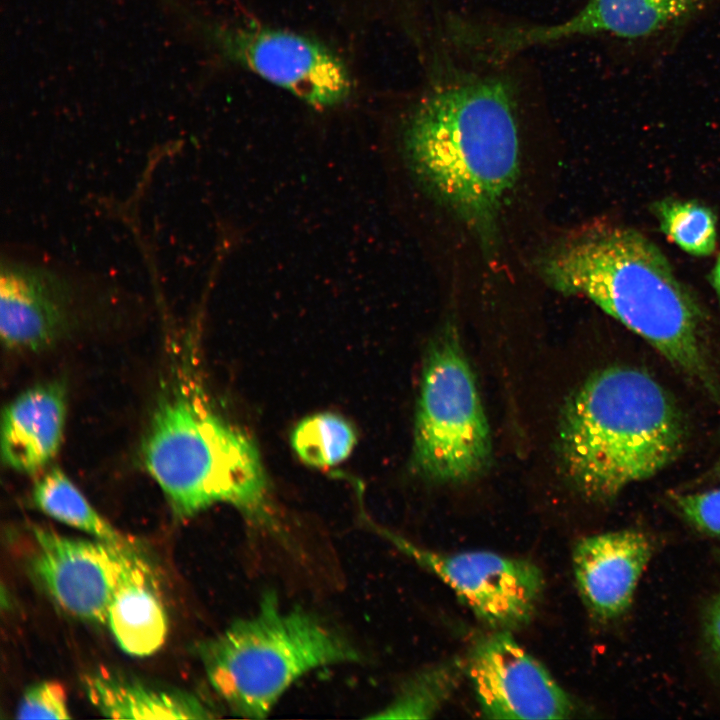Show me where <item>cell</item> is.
Segmentation results:
<instances>
[{
  "instance_id": "cell-10",
  "label": "cell",
  "mask_w": 720,
  "mask_h": 720,
  "mask_svg": "<svg viewBox=\"0 0 720 720\" xmlns=\"http://www.w3.org/2000/svg\"><path fill=\"white\" fill-rule=\"evenodd\" d=\"M33 571L50 597L68 614L106 624L108 606L129 542L112 544L34 527Z\"/></svg>"
},
{
  "instance_id": "cell-1",
  "label": "cell",
  "mask_w": 720,
  "mask_h": 720,
  "mask_svg": "<svg viewBox=\"0 0 720 720\" xmlns=\"http://www.w3.org/2000/svg\"><path fill=\"white\" fill-rule=\"evenodd\" d=\"M402 140L418 181L491 248L520 170L511 82L474 72L431 82L411 109Z\"/></svg>"
},
{
  "instance_id": "cell-16",
  "label": "cell",
  "mask_w": 720,
  "mask_h": 720,
  "mask_svg": "<svg viewBox=\"0 0 720 720\" xmlns=\"http://www.w3.org/2000/svg\"><path fill=\"white\" fill-rule=\"evenodd\" d=\"M90 702L105 717L118 719H207L215 715L198 698L182 691L153 688L106 674L89 675Z\"/></svg>"
},
{
  "instance_id": "cell-17",
  "label": "cell",
  "mask_w": 720,
  "mask_h": 720,
  "mask_svg": "<svg viewBox=\"0 0 720 720\" xmlns=\"http://www.w3.org/2000/svg\"><path fill=\"white\" fill-rule=\"evenodd\" d=\"M38 476L32 499L44 514L96 539L112 544L127 542L60 468L52 467Z\"/></svg>"
},
{
  "instance_id": "cell-7",
  "label": "cell",
  "mask_w": 720,
  "mask_h": 720,
  "mask_svg": "<svg viewBox=\"0 0 720 720\" xmlns=\"http://www.w3.org/2000/svg\"><path fill=\"white\" fill-rule=\"evenodd\" d=\"M207 34L223 57L313 108L336 107L351 94L345 63L310 37L256 24L214 26Z\"/></svg>"
},
{
  "instance_id": "cell-6",
  "label": "cell",
  "mask_w": 720,
  "mask_h": 720,
  "mask_svg": "<svg viewBox=\"0 0 720 720\" xmlns=\"http://www.w3.org/2000/svg\"><path fill=\"white\" fill-rule=\"evenodd\" d=\"M488 422L455 329L448 326L425 361L417 404L413 466L426 478L462 482L491 458Z\"/></svg>"
},
{
  "instance_id": "cell-5",
  "label": "cell",
  "mask_w": 720,
  "mask_h": 720,
  "mask_svg": "<svg viewBox=\"0 0 720 720\" xmlns=\"http://www.w3.org/2000/svg\"><path fill=\"white\" fill-rule=\"evenodd\" d=\"M209 683L232 712L266 717L285 691L323 666L359 661L343 634L301 608L286 609L272 593L259 608L201 645Z\"/></svg>"
},
{
  "instance_id": "cell-13",
  "label": "cell",
  "mask_w": 720,
  "mask_h": 720,
  "mask_svg": "<svg viewBox=\"0 0 720 720\" xmlns=\"http://www.w3.org/2000/svg\"><path fill=\"white\" fill-rule=\"evenodd\" d=\"M653 550L651 538L635 529L592 535L577 542L572 558L575 579L594 617L609 621L629 609Z\"/></svg>"
},
{
  "instance_id": "cell-23",
  "label": "cell",
  "mask_w": 720,
  "mask_h": 720,
  "mask_svg": "<svg viewBox=\"0 0 720 720\" xmlns=\"http://www.w3.org/2000/svg\"><path fill=\"white\" fill-rule=\"evenodd\" d=\"M705 637L712 653L720 649V596L712 602L706 614Z\"/></svg>"
},
{
  "instance_id": "cell-9",
  "label": "cell",
  "mask_w": 720,
  "mask_h": 720,
  "mask_svg": "<svg viewBox=\"0 0 720 720\" xmlns=\"http://www.w3.org/2000/svg\"><path fill=\"white\" fill-rule=\"evenodd\" d=\"M466 672L487 718L563 719L573 712L567 693L508 631L480 639Z\"/></svg>"
},
{
  "instance_id": "cell-12",
  "label": "cell",
  "mask_w": 720,
  "mask_h": 720,
  "mask_svg": "<svg viewBox=\"0 0 720 720\" xmlns=\"http://www.w3.org/2000/svg\"><path fill=\"white\" fill-rule=\"evenodd\" d=\"M700 0H589L571 17L551 25L497 26L494 45L503 56L574 37L612 34L639 38L687 15Z\"/></svg>"
},
{
  "instance_id": "cell-21",
  "label": "cell",
  "mask_w": 720,
  "mask_h": 720,
  "mask_svg": "<svg viewBox=\"0 0 720 720\" xmlns=\"http://www.w3.org/2000/svg\"><path fill=\"white\" fill-rule=\"evenodd\" d=\"M17 719H70L65 688L56 681L33 684L24 692L16 709Z\"/></svg>"
},
{
  "instance_id": "cell-22",
  "label": "cell",
  "mask_w": 720,
  "mask_h": 720,
  "mask_svg": "<svg viewBox=\"0 0 720 720\" xmlns=\"http://www.w3.org/2000/svg\"><path fill=\"white\" fill-rule=\"evenodd\" d=\"M675 505L693 527L703 533L720 536V489L678 495Z\"/></svg>"
},
{
  "instance_id": "cell-26",
  "label": "cell",
  "mask_w": 720,
  "mask_h": 720,
  "mask_svg": "<svg viewBox=\"0 0 720 720\" xmlns=\"http://www.w3.org/2000/svg\"><path fill=\"white\" fill-rule=\"evenodd\" d=\"M718 472L720 473V463H719V465H718Z\"/></svg>"
},
{
  "instance_id": "cell-11",
  "label": "cell",
  "mask_w": 720,
  "mask_h": 720,
  "mask_svg": "<svg viewBox=\"0 0 720 720\" xmlns=\"http://www.w3.org/2000/svg\"><path fill=\"white\" fill-rule=\"evenodd\" d=\"M81 278L46 264L7 258L0 275V334L9 349L37 351L68 325Z\"/></svg>"
},
{
  "instance_id": "cell-8",
  "label": "cell",
  "mask_w": 720,
  "mask_h": 720,
  "mask_svg": "<svg viewBox=\"0 0 720 720\" xmlns=\"http://www.w3.org/2000/svg\"><path fill=\"white\" fill-rule=\"evenodd\" d=\"M404 553L431 571L489 626L509 631L534 615L544 579L532 562L489 551L445 554L389 535Z\"/></svg>"
},
{
  "instance_id": "cell-4",
  "label": "cell",
  "mask_w": 720,
  "mask_h": 720,
  "mask_svg": "<svg viewBox=\"0 0 720 720\" xmlns=\"http://www.w3.org/2000/svg\"><path fill=\"white\" fill-rule=\"evenodd\" d=\"M142 457L179 518L224 503L257 525H273L258 449L246 433L218 413L192 378L175 382L158 402Z\"/></svg>"
},
{
  "instance_id": "cell-15",
  "label": "cell",
  "mask_w": 720,
  "mask_h": 720,
  "mask_svg": "<svg viewBox=\"0 0 720 720\" xmlns=\"http://www.w3.org/2000/svg\"><path fill=\"white\" fill-rule=\"evenodd\" d=\"M106 624L120 649L131 656H150L166 641L168 619L158 581L130 543L124 548Z\"/></svg>"
},
{
  "instance_id": "cell-20",
  "label": "cell",
  "mask_w": 720,
  "mask_h": 720,
  "mask_svg": "<svg viewBox=\"0 0 720 720\" xmlns=\"http://www.w3.org/2000/svg\"><path fill=\"white\" fill-rule=\"evenodd\" d=\"M652 209L661 231L693 256H708L716 248V217L706 205L694 200L668 198Z\"/></svg>"
},
{
  "instance_id": "cell-2",
  "label": "cell",
  "mask_w": 720,
  "mask_h": 720,
  "mask_svg": "<svg viewBox=\"0 0 720 720\" xmlns=\"http://www.w3.org/2000/svg\"><path fill=\"white\" fill-rule=\"evenodd\" d=\"M539 269L553 288L589 298L713 391L698 305L642 233L611 223L585 225L547 248Z\"/></svg>"
},
{
  "instance_id": "cell-24",
  "label": "cell",
  "mask_w": 720,
  "mask_h": 720,
  "mask_svg": "<svg viewBox=\"0 0 720 720\" xmlns=\"http://www.w3.org/2000/svg\"><path fill=\"white\" fill-rule=\"evenodd\" d=\"M710 281L720 299V254L718 255L715 265L711 271Z\"/></svg>"
},
{
  "instance_id": "cell-3",
  "label": "cell",
  "mask_w": 720,
  "mask_h": 720,
  "mask_svg": "<svg viewBox=\"0 0 720 720\" xmlns=\"http://www.w3.org/2000/svg\"><path fill=\"white\" fill-rule=\"evenodd\" d=\"M680 416L647 373L611 367L588 378L564 408L560 445L576 487L593 500L614 498L647 479L679 453Z\"/></svg>"
},
{
  "instance_id": "cell-27",
  "label": "cell",
  "mask_w": 720,
  "mask_h": 720,
  "mask_svg": "<svg viewBox=\"0 0 720 720\" xmlns=\"http://www.w3.org/2000/svg\"><path fill=\"white\" fill-rule=\"evenodd\" d=\"M718 555H719V560H720V551L718 552Z\"/></svg>"
},
{
  "instance_id": "cell-18",
  "label": "cell",
  "mask_w": 720,
  "mask_h": 720,
  "mask_svg": "<svg viewBox=\"0 0 720 720\" xmlns=\"http://www.w3.org/2000/svg\"><path fill=\"white\" fill-rule=\"evenodd\" d=\"M464 665L458 659L431 666L409 678L394 699L372 718H431L454 693Z\"/></svg>"
},
{
  "instance_id": "cell-14",
  "label": "cell",
  "mask_w": 720,
  "mask_h": 720,
  "mask_svg": "<svg viewBox=\"0 0 720 720\" xmlns=\"http://www.w3.org/2000/svg\"><path fill=\"white\" fill-rule=\"evenodd\" d=\"M66 397L53 382L20 393L3 410L1 455L16 472L40 475L57 455L64 435Z\"/></svg>"
},
{
  "instance_id": "cell-19",
  "label": "cell",
  "mask_w": 720,
  "mask_h": 720,
  "mask_svg": "<svg viewBox=\"0 0 720 720\" xmlns=\"http://www.w3.org/2000/svg\"><path fill=\"white\" fill-rule=\"evenodd\" d=\"M356 443L349 422L332 413H318L300 421L291 434L299 458L314 467L336 465L345 460Z\"/></svg>"
},
{
  "instance_id": "cell-25",
  "label": "cell",
  "mask_w": 720,
  "mask_h": 720,
  "mask_svg": "<svg viewBox=\"0 0 720 720\" xmlns=\"http://www.w3.org/2000/svg\"><path fill=\"white\" fill-rule=\"evenodd\" d=\"M713 655H714L716 661H717V662L719 663V665H720V649L717 650L716 652H714Z\"/></svg>"
}]
</instances>
